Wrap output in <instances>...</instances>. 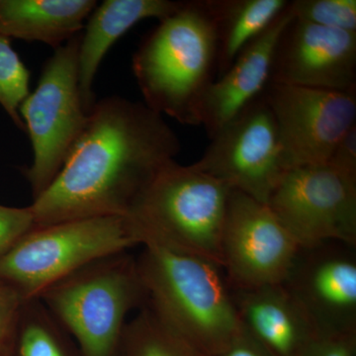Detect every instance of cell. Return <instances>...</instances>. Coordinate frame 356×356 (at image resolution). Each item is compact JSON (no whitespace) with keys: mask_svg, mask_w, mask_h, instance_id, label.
Listing matches in <instances>:
<instances>
[{"mask_svg":"<svg viewBox=\"0 0 356 356\" xmlns=\"http://www.w3.org/2000/svg\"><path fill=\"white\" fill-rule=\"evenodd\" d=\"M213 356H274L254 337L243 331L235 341Z\"/></svg>","mask_w":356,"mask_h":356,"instance_id":"4316f807","label":"cell"},{"mask_svg":"<svg viewBox=\"0 0 356 356\" xmlns=\"http://www.w3.org/2000/svg\"><path fill=\"white\" fill-rule=\"evenodd\" d=\"M36 227L30 206L25 208L0 205V259Z\"/></svg>","mask_w":356,"mask_h":356,"instance_id":"603a6c76","label":"cell"},{"mask_svg":"<svg viewBox=\"0 0 356 356\" xmlns=\"http://www.w3.org/2000/svg\"><path fill=\"white\" fill-rule=\"evenodd\" d=\"M301 356H356V334L317 337Z\"/></svg>","mask_w":356,"mask_h":356,"instance_id":"d4e9b609","label":"cell"},{"mask_svg":"<svg viewBox=\"0 0 356 356\" xmlns=\"http://www.w3.org/2000/svg\"><path fill=\"white\" fill-rule=\"evenodd\" d=\"M327 165L339 172L356 177V125L339 140Z\"/></svg>","mask_w":356,"mask_h":356,"instance_id":"484cf974","label":"cell"},{"mask_svg":"<svg viewBox=\"0 0 356 356\" xmlns=\"http://www.w3.org/2000/svg\"><path fill=\"white\" fill-rule=\"evenodd\" d=\"M269 83L356 90V33L311 24L293 15L276 44Z\"/></svg>","mask_w":356,"mask_h":356,"instance_id":"4fadbf2b","label":"cell"},{"mask_svg":"<svg viewBox=\"0 0 356 356\" xmlns=\"http://www.w3.org/2000/svg\"><path fill=\"white\" fill-rule=\"evenodd\" d=\"M229 286L243 331L274 356H301L318 337L282 285Z\"/></svg>","mask_w":356,"mask_h":356,"instance_id":"9a60e30c","label":"cell"},{"mask_svg":"<svg viewBox=\"0 0 356 356\" xmlns=\"http://www.w3.org/2000/svg\"><path fill=\"white\" fill-rule=\"evenodd\" d=\"M233 189L193 165L172 161L136 199L126 220L142 245L214 262Z\"/></svg>","mask_w":356,"mask_h":356,"instance_id":"277c9868","label":"cell"},{"mask_svg":"<svg viewBox=\"0 0 356 356\" xmlns=\"http://www.w3.org/2000/svg\"><path fill=\"white\" fill-rule=\"evenodd\" d=\"M281 285L318 337L356 334V245L300 247Z\"/></svg>","mask_w":356,"mask_h":356,"instance_id":"7c38bea8","label":"cell"},{"mask_svg":"<svg viewBox=\"0 0 356 356\" xmlns=\"http://www.w3.org/2000/svg\"><path fill=\"white\" fill-rule=\"evenodd\" d=\"M210 140L192 165L233 191L267 204L288 168L275 117L264 95Z\"/></svg>","mask_w":356,"mask_h":356,"instance_id":"ba28073f","label":"cell"},{"mask_svg":"<svg viewBox=\"0 0 356 356\" xmlns=\"http://www.w3.org/2000/svg\"><path fill=\"white\" fill-rule=\"evenodd\" d=\"M290 7L296 19L356 33V0H295Z\"/></svg>","mask_w":356,"mask_h":356,"instance_id":"7402d4cb","label":"cell"},{"mask_svg":"<svg viewBox=\"0 0 356 356\" xmlns=\"http://www.w3.org/2000/svg\"><path fill=\"white\" fill-rule=\"evenodd\" d=\"M262 95L275 117L288 170L325 165L356 125V90L269 83Z\"/></svg>","mask_w":356,"mask_h":356,"instance_id":"30bf717a","label":"cell"},{"mask_svg":"<svg viewBox=\"0 0 356 356\" xmlns=\"http://www.w3.org/2000/svg\"><path fill=\"white\" fill-rule=\"evenodd\" d=\"M30 72L8 37L0 33V105L13 123L25 130L19 113L20 105L29 95Z\"/></svg>","mask_w":356,"mask_h":356,"instance_id":"44dd1931","label":"cell"},{"mask_svg":"<svg viewBox=\"0 0 356 356\" xmlns=\"http://www.w3.org/2000/svg\"><path fill=\"white\" fill-rule=\"evenodd\" d=\"M83 356H117L129 314L147 304L137 259L107 255L77 269L38 297Z\"/></svg>","mask_w":356,"mask_h":356,"instance_id":"5b68a950","label":"cell"},{"mask_svg":"<svg viewBox=\"0 0 356 356\" xmlns=\"http://www.w3.org/2000/svg\"><path fill=\"white\" fill-rule=\"evenodd\" d=\"M7 356L83 355L69 332L36 298L25 302Z\"/></svg>","mask_w":356,"mask_h":356,"instance_id":"d6986e66","label":"cell"},{"mask_svg":"<svg viewBox=\"0 0 356 356\" xmlns=\"http://www.w3.org/2000/svg\"><path fill=\"white\" fill-rule=\"evenodd\" d=\"M145 104L180 124L200 126V105L218 76L214 27L203 0L182 1L159 20L134 54Z\"/></svg>","mask_w":356,"mask_h":356,"instance_id":"7a4b0ae2","label":"cell"},{"mask_svg":"<svg viewBox=\"0 0 356 356\" xmlns=\"http://www.w3.org/2000/svg\"><path fill=\"white\" fill-rule=\"evenodd\" d=\"M138 268L147 304L202 356L243 332L224 271L214 262L143 245Z\"/></svg>","mask_w":356,"mask_h":356,"instance_id":"3957f363","label":"cell"},{"mask_svg":"<svg viewBox=\"0 0 356 356\" xmlns=\"http://www.w3.org/2000/svg\"><path fill=\"white\" fill-rule=\"evenodd\" d=\"M181 145L161 114L120 96L103 98L50 186L30 205L36 227L125 217Z\"/></svg>","mask_w":356,"mask_h":356,"instance_id":"6da1fadb","label":"cell"},{"mask_svg":"<svg viewBox=\"0 0 356 356\" xmlns=\"http://www.w3.org/2000/svg\"><path fill=\"white\" fill-rule=\"evenodd\" d=\"M293 18L290 1L273 24L252 42L221 76L215 79L200 105V125L212 138L264 93L270 81L274 51Z\"/></svg>","mask_w":356,"mask_h":356,"instance_id":"5bb4252c","label":"cell"},{"mask_svg":"<svg viewBox=\"0 0 356 356\" xmlns=\"http://www.w3.org/2000/svg\"><path fill=\"white\" fill-rule=\"evenodd\" d=\"M217 42L218 77L286 8V0H203Z\"/></svg>","mask_w":356,"mask_h":356,"instance_id":"ac0fdd59","label":"cell"},{"mask_svg":"<svg viewBox=\"0 0 356 356\" xmlns=\"http://www.w3.org/2000/svg\"><path fill=\"white\" fill-rule=\"evenodd\" d=\"M79 42L81 37L76 36L55 49L34 92L20 105V116L33 149L31 165L23 172L33 200L57 177L88 122L89 113L84 110L79 91Z\"/></svg>","mask_w":356,"mask_h":356,"instance_id":"52a82bcc","label":"cell"},{"mask_svg":"<svg viewBox=\"0 0 356 356\" xmlns=\"http://www.w3.org/2000/svg\"><path fill=\"white\" fill-rule=\"evenodd\" d=\"M117 356H202L147 304L128 321Z\"/></svg>","mask_w":356,"mask_h":356,"instance_id":"ffe728a7","label":"cell"},{"mask_svg":"<svg viewBox=\"0 0 356 356\" xmlns=\"http://www.w3.org/2000/svg\"><path fill=\"white\" fill-rule=\"evenodd\" d=\"M140 245L125 217L70 220L35 227L0 259V281L28 300L107 255Z\"/></svg>","mask_w":356,"mask_h":356,"instance_id":"8992f818","label":"cell"},{"mask_svg":"<svg viewBox=\"0 0 356 356\" xmlns=\"http://www.w3.org/2000/svg\"><path fill=\"white\" fill-rule=\"evenodd\" d=\"M182 1L106 0L96 6L81 37L79 49V91L88 113L95 105L93 81L103 58L115 42L134 25L147 18L161 20L175 13Z\"/></svg>","mask_w":356,"mask_h":356,"instance_id":"2e32d148","label":"cell"},{"mask_svg":"<svg viewBox=\"0 0 356 356\" xmlns=\"http://www.w3.org/2000/svg\"><path fill=\"white\" fill-rule=\"evenodd\" d=\"M299 248L267 204L232 191L221 238L222 269L229 285L281 284Z\"/></svg>","mask_w":356,"mask_h":356,"instance_id":"8fae6325","label":"cell"},{"mask_svg":"<svg viewBox=\"0 0 356 356\" xmlns=\"http://www.w3.org/2000/svg\"><path fill=\"white\" fill-rule=\"evenodd\" d=\"M26 300L10 285L0 281V356H7Z\"/></svg>","mask_w":356,"mask_h":356,"instance_id":"cb8c5ba5","label":"cell"},{"mask_svg":"<svg viewBox=\"0 0 356 356\" xmlns=\"http://www.w3.org/2000/svg\"><path fill=\"white\" fill-rule=\"evenodd\" d=\"M267 206L300 247L356 245V177L327 163L288 170Z\"/></svg>","mask_w":356,"mask_h":356,"instance_id":"9c48e42d","label":"cell"},{"mask_svg":"<svg viewBox=\"0 0 356 356\" xmlns=\"http://www.w3.org/2000/svg\"><path fill=\"white\" fill-rule=\"evenodd\" d=\"M96 6L95 0H0V33L57 49L76 37Z\"/></svg>","mask_w":356,"mask_h":356,"instance_id":"e0dca14e","label":"cell"}]
</instances>
